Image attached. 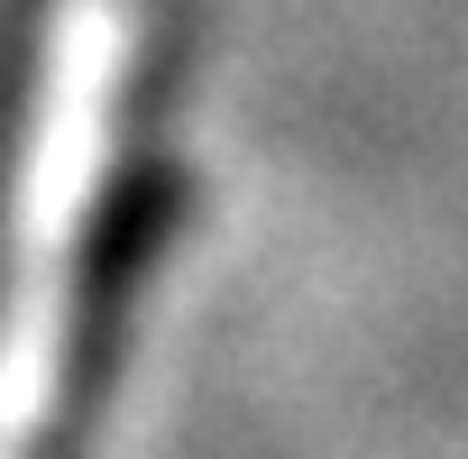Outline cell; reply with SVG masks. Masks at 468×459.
Instances as JSON below:
<instances>
[{
    "label": "cell",
    "mask_w": 468,
    "mask_h": 459,
    "mask_svg": "<svg viewBox=\"0 0 468 459\" xmlns=\"http://www.w3.org/2000/svg\"><path fill=\"white\" fill-rule=\"evenodd\" d=\"M138 47H147L138 0H56L47 19L10 202H0V459H37L65 413L74 294L92 220L111 202Z\"/></svg>",
    "instance_id": "obj_1"
}]
</instances>
